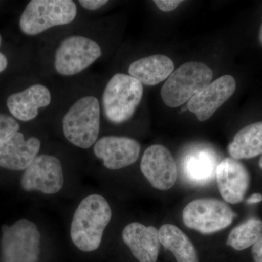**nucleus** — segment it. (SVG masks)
I'll use <instances>...</instances> for the list:
<instances>
[{
  "label": "nucleus",
  "mask_w": 262,
  "mask_h": 262,
  "mask_svg": "<svg viewBox=\"0 0 262 262\" xmlns=\"http://www.w3.org/2000/svg\"><path fill=\"white\" fill-rule=\"evenodd\" d=\"M111 218V208L103 196L91 194L84 198L71 225V238L76 247L84 252L97 250Z\"/></svg>",
  "instance_id": "1"
},
{
  "label": "nucleus",
  "mask_w": 262,
  "mask_h": 262,
  "mask_svg": "<svg viewBox=\"0 0 262 262\" xmlns=\"http://www.w3.org/2000/svg\"><path fill=\"white\" fill-rule=\"evenodd\" d=\"M101 106L94 96H84L72 103L62 120L63 134L71 144L89 149L96 144L101 126Z\"/></svg>",
  "instance_id": "2"
},
{
  "label": "nucleus",
  "mask_w": 262,
  "mask_h": 262,
  "mask_svg": "<svg viewBox=\"0 0 262 262\" xmlns=\"http://www.w3.org/2000/svg\"><path fill=\"white\" fill-rule=\"evenodd\" d=\"M143 95L144 87L139 80L126 74H115L103 90V115L114 124L128 121L140 104Z\"/></svg>",
  "instance_id": "3"
},
{
  "label": "nucleus",
  "mask_w": 262,
  "mask_h": 262,
  "mask_svg": "<svg viewBox=\"0 0 262 262\" xmlns=\"http://www.w3.org/2000/svg\"><path fill=\"white\" fill-rule=\"evenodd\" d=\"M77 14V5L72 0H32L22 13L19 26L24 34L36 36L72 23Z\"/></svg>",
  "instance_id": "4"
},
{
  "label": "nucleus",
  "mask_w": 262,
  "mask_h": 262,
  "mask_svg": "<svg viewBox=\"0 0 262 262\" xmlns=\"http://www.w3.org/2000/svg\"><path fill=\"white\" fill-rule=\"evenodd\" d=\"M213 77V71L205 63L187 62L167 79L162 87V99L169 107H179L211 83Z\"/></svg>",
  "instance_id": "5"
},
{
  "label": "nucleus",
  "mask_w": 262,
  "mask_h": 262,
  "mask_svg": "<svg viewBox=\"0 0 262 262\" xmlns=\"http://www.w3.org/2000/svg\"><path fill=\"white\" fill-rule=\"evenodd\" d=\"M3 262H37L40 253V233L37 225L22 219L11 226L3 225Z\"/></svg>",
  "instance_id": "6"
},
{
  "label": "nucleus",
  "mask_w": 262,
  "mask_h": 262,
  "mask_svg": "<svg viewBox=\"0 0 262 262\" xmlns=\"http://www.w3.org/2000/svg\"><path fill=\"white\" fill-rule=\"evenodd\" d=\"M102 56L101 46L94 39L82 35L66 38L57 48L54 67L65 77L77 75L94 64Z\"/></svg>",
  "instance_id": "7"
},
{
  "label": "nucleus",
  "mask_w": 262,
  "mask_h": 262,
  "mask_svg": "<svg viewBox=\"0 0 262 262\" xmlns=\"http://www.w3.org/2000/svg\"><path fill=\"white\" fill-rule=\"evenodd\" d=\"M235 213L225 203L215 198H202L188 203L183 211L184 225L202 234H212L227 228Z\"/></svg>",
  "instance_id": "8"
},
{
  "label": "nucleus",
  "mask_w": 262,
  "mask_h": 262,
  "mask_svg": "<svg viewBox=\"0 0 262 262\" xmlns=\"http://www.w3.org/2000/svg\"><path fill=\"white\" fill-rule=\"evenodd\" d=\"M64 184L60 160L49 155H39L26 169L20 185L27 192L39 191L47 194L59 192Z\"/></svg>",
  "instance_id": "9"
},
{
  "label": "nucleus",
  "mask_w": 262,
  "mask_h": 262,
  "mask_svg": "<svg viewBox=\"0 0 262 262\" xmlns=\"http://www.w3.org/2000/svg\"><path fill=\"white\" fill-rule=\"evenodd\" d=\"M141 170L155 189L168 190L177 179V167L171 152L165 146L154 144L144 151Z\"/></svg>",
  "instance_id": "10"
},
{
  "label": "nucleus",
  "mask_w": 262,
  "mask_h": 262,
  "mask_svg": "<svg viewBox=\"0 0 262 262\" xmlns=\"http://www.w3.org/2000/svg\"><path fill=\"white\" fill-rule=\"evenodd\" d=\"M235 90L234 77L222 76L194 95L187 102V110L194 114L199 121H206L234 94Z\"/></svg>",
  "instance_id": "11"
},
{
  "label": "nucleus",
  "mask_w": 262,
  "mask_h": 262,
  "mask_svg": "<svg viewBox=\"0 0 262 262\" xmlns=\"http://www.w3.org/2000/svg\"><path fill=\"white\" fill-rule=\"evenodd\" d=\"M96 158L110 170H119L135 163L141 145L135 139L125 136H106L98 139L94 146Z\"/></svg>",
  "instance_id": "12"
},
{
  "label": "nucleus",
  "mask_w": 262,
  "mask_h": 262,
  "mask_svg": "<svg viewBox=\"0 0 262 262\" xmlns=\"http://www.w3.org/2000/svg\"><path fill=\"white\" fill-rule=\"evenodd\" d=\"M215 178L221 195L227 203L237 204L244 201L250 184V175L244 164L227 158L219 163Z\"/></svg>",
  "instance_id": "13"
},
{
  "label": "nucleus",
  "mask_w": 262,
  "mask_h": 262,
  "mask_svg": "<svg viewBox=\"0 0 262 262\" xmlns=\"http://www.w3.org/2000/svg\"><path fill=\"white\" fill-rule=\"evenodd\" d=\"M51 102L52 94L47 86L34 84L10 95L7 100V106L15 119L29 122L38 116L40 108L48 107Z\"/></svg>",
  "instance_id": "14"
},
{
  "label": "nucleus",
  "mask_w": 262,
  "mask_h": 262,
  "mask_svg": "<svg viewBox=\"0 0 262 262\" xmlns=\"http://www.w3.org/2000/svg\"><path fill=\"white\" fill-rule=\"evenodd\" d=\"M41 141L37 137L26 140L18 132L0 146V168L12 170H26L38 156Z\"/></svg>",
  "instance_id": "15"
},
{
  "label": "nucleus",
  "mask_w": 262,
  "mask_h": 262,
  "mask_svg": "<svg viewBox=\"0 0 262 262\" xmlns=\"http://www.w3.org/2000/svg\"><path fill=\"white\" fill-rule=\"evenodd\" d=\"M122 239L139 262H156L159 254V230L142 224H129L122 231Z\"/></svg>",
  "instance_id": "16"
},
{
  "label": "nucleus",
  "mask_w": 262,
  "mask_h": 262,
  "mask_svg": "<svg viewBox=\"0 0 262 262\" xmlns=\"http://www.w3.org/2000/svg\"><path fill=\"white\" fill-rule=\"evenodd\" d=\"M220 163L212 150L196 148L186 155L183 160V175L186 181L193 185H206L215 177Z\"/></svg>",
  "instance_id": "17"
},
{
  "label": "nucleus",
  "mask_w": 262,
  "mask_h": 262,
  "mask_svg": "<svg viewBox=\"0 0 262 262\" xmlns=\"http://www.w3.org/2000/svg\"><path fill=\"white\" fill-rule=\"evenodd\" d=\"M174 71L173 61L164 55L144 57L129 66L131 77L146 86H154L168 79Z\"/></svg>",
  "instance_id": "18"
},
{
  "label": "nucleus",
  "mask_w": 262,
  "mask_h": 262,
  "mask_svg": "<svg viewBox=\"0 0 262 262\" xmlns=\"http://www.w3.org/2000/svg\"><path fill=\"white\" fill-rule=\"evenodd\" d=\"M228 152L235 160L250 159L262 154V121L241 129L229 144Z\"/></svg>",
  "instance_id": "19"
},
{
  "label": "nucleus",
  "mask_w": 262,
  "mask_h": 262,
  "mask_svg": "<svg viewBox=\"0 0 262 262\" xmlns=\"http://www.w3.org/2000/svg\"><path fill=\"white\" fill-rule=\"evenodd\" d=\"M160 244L173 253L177 262H199L192 241L179 227L164 225L159 229Z\"/></svg>",
  "instance_id": "20"
},
{
  "label": "nucleus",
  "mask_w": 262,
  "mask_h": 262,
  "mask_svg": "<svg viewBox=\"0 0 262 262\" xmlns=\"http://www.w3.org/2000/svg\"><path fill=\"white\" fill-rule=\"evenodd\" d=\"M262 236V221L251 218L234 227L228 236L227 244L237 251L253 246Z\"/></svg>",
  "instance_id": "21"
},
{
  "label": "nucleus",
  "mask_w": 262,
  "mask_h": 262,
  "mask_svg": "<svg viewBox=\"0 0 262 262\" xmlns=\"http://www.w3.org/2000/svg\"><path fill=\"white\" fill-rule=\"evenodd\" d=\"M20 125L14 117L0 113V146L18 132Z\"/></svg>",
  "instance_id": "22"
},
{
  "label": "nucleus",
  "mask_w": 262,
  "mask_h": 262,
  "mask_svg": "<svg viewBox=\"0 0 262 262\" xmlns=\"http://www.w3.org/2000/svg\"><path fill=\"white\" fill-rule=\"evenodd\" d=\"M155 5L163 12H170L175 10L182 1L180 0H155Z\"/></svg>",
  "instance_id": "23"
},
{
  "label": "nucleus",
  "mask_w": 262,
  "mask_h": 262,
  "mask_svg": "<svg viewBox=\"0 0 262 262\" xmlns=\"http://www.w3.org/2000/svg\"><path fill=\"white\" fill-rule=\"evenodd\" d=\"M81 6L84 9L88 10H96L102 8L105 5L107 4V0H80L78 1Z\"/></svg>",
  "instance_id": "24"
},
{
  "label": "nucleus",
  "mask_w": 262,
  "mask_h": 262,
  "mask_svg": "<svg viewBox=\"0 0 262 262\" xmlns=\"http://www.w3.org/2000/svg\"><path fill=\"white\" fill-rule=\"evenodd\" d=\"M252 255L255 262H262V236L253 246Z\"/></svg>",
  "instance_id": "25"
},
{
  "label": "nucleus",
  "mask_w": 262,
  "mask_h": 262,
  "mask_svg": "<svg viewBox=\"0 0 262 262\" xmlns=\"http://www.w3.org/2000/svg\"><path fill=\"white\" fill-rule=\"evenodd\" d=\"M261 201H262V195L259 193H254L246 200V203L248 204H254V203H260Z\"/></svg>",
  "instance_id": "26"
},
{
  "label": "nucleus",
  "mask_w": 262,
  "mask_h": 262,
  "mask_svg": "<svg viewBox=\"0 0 262 262\" xmlns=\"http://www.w3.org/2000/svg\"><path fill=\"white\" fill-rule=\"evenodd\" d=\"M8 64V61L6 56L0 52V73L7 68Z\"/></svg>",
  "instance_id": "27"
},
{
  "label": "nucleus",
  "mask_w": 262,
  "mask_h": 262,
  "mask_svg": "<svg viewBox=\"0 0 262 262\" xmlns=\"http://www.w3.org/2000/svg\"><path fill=\"white\" fill-rule=\"evenodd\" d=\"M259 42L261 43V45L262 46V24L261 26V29H260V32H259Z\"/></svg>",
  "instance_id": "28"
},
{
  "label": "nucleus",
  "mask_w": 262,
  "mask_h": 262,
  "mask_svg": "<svg viewBox=\"0 0 262 262\" xmlns=\"http://www.w3.org/2000/svg\"><path fill=\"white\" fill-rule=\"evenodd\" d=\"M258 164H259L260 168L262 169V155L261 158H260L259 163H258Z\"/></svg>",
  "instance_id": "29"
},
{
  "label": "nucleus",
  "mask_w": 262,
  "mask_h": 262,
  "mask_svg": "<svg viewBox=\"0 0 262 262\" xmlns=\"http://www.w3.org/2000/svg\"><path fill=\"white\" fill-rule=\"evenodd\" d=\"M2 43V36L1 34H0V46H1Z\"/></svg>",
  "instance_id": "30"
}]
</instances>
